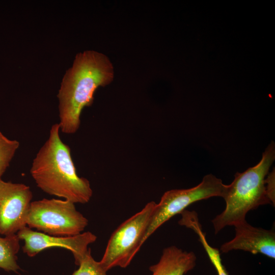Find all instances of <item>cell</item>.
<instances>
[{"label":"cell","mask_w":275,"mask_h":275,"mask_svg":"<svg viewBox=\"0 0 275 275\" xmlns=\"http://www.w3.org/2000/svg\"><path fill=\"white\" fill-rule=\"evenodd\" d=\"M156 203H147L140 211L121 224L113 232L100 262L106 271L127 267L144 244Z\"/></svg>","instance_id":"cell-4"},{"label":"cell","mask_w":275,"mask_h":275,"mask_svg":"<svg viewBox=\"0 0 275 275\" xmlns=\"http://www.w3.org/2000/svg\"><path fill=\"white\" fill-rule=\"evenodd\" d=\"M60 131L58 123L51 126L48 139L33 159L30 174L46 194L74 204L87 203L93 195L90 182L77 175L70 148L62 141Z\"/></svg>","instance_id":"cell-2"},{"label":"cell","mask_w":275,"mask_h":275,"mask_svg":"<svg viewBox=\"0 0 275 275\" xmlns=\"http://www.w3.org/2000/svg\"><path fill=\"white\" fill-rule=\"evenodd\" d=\"M88 222L73 202L44 198L31 202L26 225L50 235L72 236L82 233Z\"/></svg>","instance_id":"cell-5"},{"label":"cell","mask_w":275,"mask_h":275,"mask_svg":"<svg viewBox=\"0 0 275 275\" xmlns=\"http://www.w3.org/2000/svg\"><path fill=\"white\" fill-rule=\"evenodd\" d=\"M267 193L271 203L274 205V170L265 179Z\"/></svg>","instance_id":"cell-15"},{"label":"cell","mask_w":275,"mask_h":275,"mask_svg":"<svg viewBox=\"0 0 275 275\" xmlns=\"http://www.w3.org/2000/svg\"><path fill=\"white\" fill-rule=\"evenodd\" d=\"M114 77L113 65L106 55L86 50L75 56L72 66L63 76L57 95L61 132H77L82 109L93 104L96 90L109 85Z\"/></svg>","instance_id":"cell-1"},{"label":"cell","mask_w":275,"mask_h":275,"mask_svg":"<svg viewBox=\"0 0 275 275\" xmlns=\"http://www.w3.org/2000/svg\"><path fill=\"white\" fill-rule=\"evenodd\" d=\"M274 159L275 146L271 142L257 164L243 173H236L233 182L226 185L222 197L226 202L225 209L212 220L215 234L227 226L245 221L250 210L271 203L265 179Z\"/></svg>","instance_id":"cell-3"},{"label":"cell","mask_w":275,"mask_h":275,"mask_svg":"<svg viewBox=\"0 0 275 275\" xmlns=\"http://www.w3.org/2000/svg\"><path fill=\"white\" fill-rule=\"evenodd\" d=\"M17 235L24 241L22 250L29 257H34L46 249L59 247L69 250L78 266L88 252V245L97 239V236L89 231L72 236H58L34 231L28 226L20 230Z\"/></svg>","instance_id":"cell-8"},{"label":"cell","mask_w":275,"mask_h":275,"mask_svg":"<svg viewBox=\"0 0 275 275\" xmlns=\"http://www.w3.org/2000/svg\"><path fill=\"white\" fill-rule=\"evenodd\" d=\"M20 240L17 234L0 236V268L7 272H17L20 269L17 262Z\"/></svg>","instance_id":"cell-12"},{"label":"cell","mask_w":275,"mask_h":275,"mask_svg":"<svg viewBox=\"0 0 275 275\" xmlns=\"http://www.w3.org/2000/svg\"><path fill=\"white\" fill-rule=\"evenodd\" d=\"M193 252H187L176 246L163 250L158 262L149 267L151 275H184L196 265Z\"/></svg>","instance_id":"cell-10"},{"label":"cell","mask_w":275,"mask_h":275,"mask_svg":"<svg viewBox=\"0 0 275 275\" xmlns=\"http://www.w3.org/2000/svg\"><path fill=\"white\" fill-rule=\"evenodd\" d=\"M72 275H107L100 261H96L91 255L90 248Z\"/></svg>","instance_id":"cell-14"},{"label":"cell","mask_w":275,"mask_h":275,"mask_svg":"<svg viewBox=\"0 0 275 275\" xmlns=\"http://www.w3.org/2000/svg\"><path fill=\"white\" fill-rule=\"evenodd\" d=\"M235 237L222 244V253L233 250H242L253 254H263L275 258V233L273 230L254 227L246 221L234 226Z\"/></svg>","instance_id":"cell-9"},{"label":"cell","mask_w":275,"mask_h":275,"mask_svg":"<svg viewBox=\"0 0 275 275\" xmlns=\"http://www.w3.org/2000/svg\"><path fill=\"white\" fill-rule=\"evenodd\" d=\"M32 198L29 186L0 179V235L17 234L26 226Z\"/></svg>","instance_id":"cell-7"},{"label":"cell","mask_w":275,"mask_h":275,"mask_svg":"<svg viewBox=\"0 0 275 275\" xmlns=\"http://www.w3.org/2000/svg\"><path fill=\"white\" fill-rule=\"evenodd\" d=\"M19 146L18 141L9 139L0 131V179L9 167Z\"/></svg>","instance_id":"cell-13"},{"label":"cell","mask_w":275,"mask_h":275,"mask_svg":"<svg viewBox=\"0 0 275 275\" xmlns=\"http://www.w3.org/2000/svg\"><path fill=\"white\" fill-rule=\"evenodd\" d=\"M180 214L181 218L178 222L179 224L192 229L198 235L199 240L202 243L217 275H229L222 263L219 250L211 246L207 242L197 213L194 211L185 210Z\"/></svg>","instance_id":"cell-11"},{"label":"cell","mask_w":275,"mask_h":275,"mask_svg":"<svg viewBox=\"0 0 275 275\" xmlns=\"http://www.w3.org/2000/svg\"><path fill=\"white\" fill-rule=\"evenodd\" d=\"M221 179L212 174L205 175L198 185L188 189H172L165 192L156 203L144 243L161 225L180 214L190 204L212 197H223L225 188Z\"/></svg>","instance_id":"cell-6"}]
</instances>
